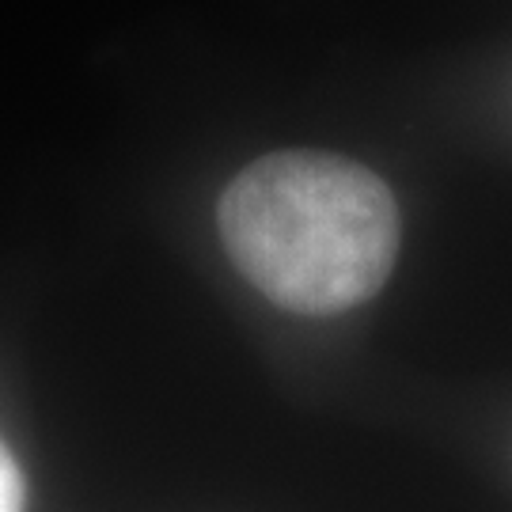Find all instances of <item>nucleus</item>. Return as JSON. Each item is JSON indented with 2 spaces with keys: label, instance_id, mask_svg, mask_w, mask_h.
<instances>
[{
  "label": "nucleus",
  "instance_id": "nucleus-2",
  "mask_svg": "<svg viewBox=\"0 0 512 512\" xmlns=\"http://www.w3.org/2000/svg\"><path fill=\"white\" fill-rule=\"evenodd\" d=\"M0 512H23V475L4 440H0Z\"/></svg>",
  "mask_w": 512,
  "mask_h": 512
},
{
  "label": "nucleus",
  "instance_id": "nucleus-1",
  "mask_svg": "<svg viewBox=\"0 0 512 512\" xmlns=\"http://www.w3.org/2000/svg\"><path fill=\"white\" fill-rule=\"evenodd\" d=\"M217 232L239 274L296 315H342L387 285L403 220L391 186L357 160L285 148L224 186Z\"/></svg>",
  "mask_w": 512,
  "mask_h": 512
}]
</instances>
